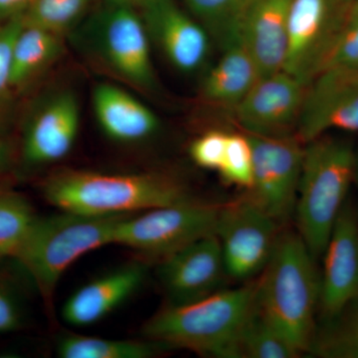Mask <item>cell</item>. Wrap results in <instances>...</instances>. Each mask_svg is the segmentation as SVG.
<instances>
[{"mask_svg": "<svg viewBox=\"0 0 358 358\" xmlns=\"http://www.w3.org/2000/svg\"><path fill=\"white\" fill-rule=\"evenodd\" d=\"M129 214L90 216L61 211L37 217L15 259L31 277L47 306L62 275L89 252L114 243L117 223Z\"/></svg>", "mask_w": 358, "mask_h": 358, "instance_id": "5b68a950", "label": "cell"}, {"mask_svg": "<svg viewBox=\"0 0 358 358\" xmlns=\"http://www.w3.org/2000/svg\"><path fill=\"white\" fill-rule=\"evenodd\" d=\"M292 2L251 0L240 20L238 35L253 59L260 78L284 69Z\"/></svg>", "mask_w": 358, "mask_h": 358, "instance_id": "e0dca14e", "label": "cell"}, {"mask_svg": "<svg viewBox=\"0 0 358 358\" xmlns=\"http://www.w3.org/2000/svg\"><path fill=\"white\" fill-rule=\"evenodd\" d=\"M306 90L284 70L259 78L234 107L238 124L254 136L296 134Z\"/></svg>", "mask_w": 358, "mask_h": 358, "instance_id": "4fadbf2b", "label": "cell"}, {"mask_svg": "<svg viewBox=\"0 0 358 358\" xmlns=\"http://www.w3.org/2000/svg\"><path fill=\"white\" fill-rule=\"evenodd\" d=\"M37 217L23 195L0 186V259L14 258Z\"/></svg>", "mask_w": 358, "mask_h": 358, "instance_id": "d4e9b609", "label": "cell"}, {"mask_svg": "<svg viewBox=\"0 0 358 358\" xmlns=\"http://www.w3.org/2000/svg\"><path fill=\"white\" fill-rule=\"evenodd\" d=\"M143 262L127 264L87 282L62 307L63 320L72 327L92 326L105 319L140 289L147 278Z\"/></svg>", "mask_w": 358, "mask_h": 358, "instance_id": "ac0fdd59", "label": "cell"}, {"mask_svg": "<svg viewBox=\"0 0 358 358\" xmlns=\"http://www.w3.org/2000/svg\"><path fill=\"white\" fill-rule=\"evenodd\" d=\"M62 51L63 36L23 20L11 53L10 82L16 95L24 93Z\"/></svg>", "mask_w": 358, "mask_h": 358, "instance_id": "44dd1931", "label": "cell"}, {"mask_svg": "<svg viewBox=\"0 0 358 358\" xmlns=\"http://www.w3.org/2000/svg\"><path fill=\"white\" fill-rule=\"evenodd\" d=\"M92 103L96 122L110 140L140 143L159 131L157 115L129 92L115 85H98L94 89Z\"/></svg>", "mask_w": 358, "mask_h": 358, "instance_id": "d6986e66", "label": "cell"}, {"mask_svg": "<svg viewBox=\"0 0 358 358\" xmlns=\"http://www.w3.org/2000/svg\"><path fill=\"white\" fill-rule=\"evenodd\" d=\"M147 0H103L105 3L122 4L133 7H141Z\"/></svg>", "mask_w": 358, "mask_h": 358, "instance_id": "e575fe53", "label": "cell"}, {"mask_svg": "<svg viewBox=\"0 0 358 358\" xmlns=\"http://www.w3.org/2000/svg\"><path fill=\"white\" fill-rule=\"evenodd\" d=\"M247 136L253 154V182L246 196L275 222L286 225L294 218L305 143L296 134Z\"/></svg>", "mask_w": 358, "mask_h": 358, "instance_id": "9c48e42d", "label": "cell"}, {"mask_svg": "<svg viewBox=\"0 0 358 358\" xmlns=\"http://www.w3.org/2000/svg\"><path fill=\"white\" fill-rule=\"evenodd\" d=\"M13 164V150L7 141L6 136L0 134V186H3V178L8 173Z\"/></svg>", "mask_w": 358, "mask_h": 358, "instance_id": "836d02e7", "label": "cell"}, {"mask_svg": "<svg viewBox=\"0 0 358 358\" xmlns=\"http://www.w3.org/2000/svg\"><path fill=\"white\" fill-rule=\"evenodd\" d=\"M221 48L222 55L205 77L201 93L207 102L234 108L260 76L238 33Z\"/></svg>", "mask_w": 358, "mask_h": 358, "instance_id": "ffe728a7", "label": "cell"}, {"mask_svg": "<svg viewBox=\"0 0 358 358\" xmlns=\"http://www.w3.org/2000/svg\"><path fill=\"white\" fill-rule=\"evenodd\" d=\"M220 205L193 199L126 215L115 227L114 243L157 262L207 235L214 234Z\"/></svg>", "mask_w": 358, "mask_h": 358, "instance_id": "52a82bcc", "label": "cell"}, {"mask_svg": "<svg viewBox=\"0 0 358 358\" xmlns=\"http://www.w3.org/2000/svg\"><path fill=\"white\" fill-rule=\"evenodd\" d=\"M73 36L78 49L105 72L134 88H155L150 39L136 7L106 3Z\"/></svg>", "mask_w": 358, "mask_h": 358, "instance_id": "8992f818", "label": "cell"}, {"mask_svg": "<svg viewBox=\"0 0 358 358\" xmlns=\"http://www.w3.org/2000/svg\"><path fill=\"white\" fill-rule=\"evenodd\" d=\"M255 292L256 281L248 282L185 305L167 303L145 322L143 334L166 348L237 358L238 339L253 308Z\"/></svg>", "mask_w": 358, "mask_h": 358, "instance_id": "3957f363", "label": "cell"}, {"mask_svg": "<svg viewBox=\"0 0 358 358\" xmlns=\"http://www.w3.org/2000/svg\"><path fill=\"white\" fill-rule=\"evenodd\" d=\"M32 0H0V21L22 14Z\"/></svg>", "mask_w": 358, "mask_h": 358, "instance_id": "d6a6232c", "label": "cell"}, {"mask_svg": "<svg viewBox=\"0 0 358 358\" xmlns=\"http://www.w3.org/2000/svg\"><path fill=\"white\" fill-rule=\"evenodd\" d=\"M44 199L61 211L122 215L192 199L176 179L160 173H103L61 169L41 183Z\"/></svg>", "mask_w": 358, "mask_h": 358, "instance_id": "7a4b0ae2", "label": "cell"}, {"mask_svg": "<svg viewBox=\"0 0 358 358\" xmlns=\"http://www.w3.org/2000/svg\"><path fill=\"white\" fill-rule=\"evenodd\" d=\"M148 37L176 69L194 72L210 48V35L189 13L173 0H147L141 7Z\"/></svg>", "mask_w": 358, "mask_h": 358, "instance_id": "2e32d148", "label": "cell"}, {"mask_svg": "<svg viewBox=\"0 0 358 358\" xmlns=\"http://www.w3.org/2000/svg\"><path fill=\"white\" fill-rule=\"evenodd\" d=\"M23 24V13L0 21V134L6 136L15 110L17 98L11 86V53L14 40Z\"/></svg>", "mask_w": 358, "mask_h": 358, "instance_id": "83f0119b", "label": "cell"}, {"mask_svg": "<svg viewBox=\"0 0 358 358\" xmlns=\"http://www.w3.org/2000/svg\"><path fill=\"white\" fill-rule=\"evenodd\" d=\"M353 0H293L284 71L305 86L324 69L350 18Z\"/></svg>", "mask_w": 358, "mask_h": 358, "instance_id": "ba28073f", "label": "cell"}, {"mask_svg": "<svg viewBox=\"0 0 358 358\" xmlns=\"http://www.w3.org/2000/svg\"><path fill=\"white\" fill-rule=\"evenodd\" d=\"M89 0H32L23 13L26 24L63 36L79 22Z\"/></svg>", "mask_w": 358, "mask_h": 358, "instance_id": "4316f807", "label": "cell"}, {"mask_svg": "<svg viewBox=\"0 0 358 358\" xmlns=\"http://www.w3.org/2000/svg\"><path fill=\"white\" fill-rule=\"evenodd\" d=\"M358 71V21L350 20L341 33L324 69Z\"/></svg>", "mask_w": 358, "mask_h": 358, "instance_id": "4dcf8cb0", "label": "cell"}, {"mask_svg": "<svg viewBox=\"0 0 358 358\" xmlns=\"http://www.w3.org/2000/svg\"><path fill=\"white\" fill-rule=\"evenodd\" d=\"M355 173L350 141L324 134L305 143L294 218L296 232L317 260L348 201Z\"/></svg>", "mask_w": 358, "mask_h": 358, "instance_id": "277c9868", "label": "cell"}, {"mask_svg": "<svg viewBox=\"0 0 358 358\" xmlns=\"http://www.w3.org/2000/svg\"><path fill=\"white\" fill-rule=\"evenodd\" d=\"M331 131L358 133V71L322 70L306 90L296 136L307 143Z\"/></svg>", "mask_w": 358, "mask_h": 358, "instance_id": "7c38bea8", "label": "cell"}, {"mask_svg": "<svg viewBox=\"0 0 358 358\" xmlns=\"http://www.w3.org/2000/svg\"><path fill=\"white\" fill-rule=\"evenodd\" d=\"M355 181L357 182L358 188V150H355Z\"/></svg>", "mask_w": 358, "mask_h": 358, "instance_id": "8d00e7d4", "label": "cell"}, {"mask_svg": "<svg viewBox=\"0 0 358 358\" xmlns=\"http://www.w3.org/2000/svg\"><path fill=\"white\" fill-rule=\"evenodd\" d=\"M81 124L77 96L71 90L40 96L23 117L20 162L27 169L64 159L76 143Z\"/></svg>", "mask_w": 358, "mask_h": 358, "instance_id": "8fae6325", "label": "cell"}, {"mask_svg": "<svg viewBox=\"0 0 358 358\" xmlns=\"http://www.w3.org/2000/svg\"><path fill=\"white\" fill-rule=\"evenodd\" d=\"M218 173L226 183L249 190L253 182V154L248 136L228 134L227 145Z\"/></svg>", "mask_w": 358, "mask_h": 358, "instance_id": "f1b7e54d", "label": "cell"}, {"mask_svg": "<svg viewBox=\"0 0 358 358\" xmlns=\"http://www.w3.org/2000/svg\"><path fill=\"white\" fill-rule=\"evenodd\" d=\"M251 0H185L188 13L220 46L237 34L240 20Z\"/></svg>", "mask_w": 358, "mask_h": 358, "instance_id": "484cf974", "label": "cell"}, {"mask_svg": "<svg viewBox=\"0 0 358 358\" xmlns=\"http://www.w3.org/2000/svg\"><path fill=\"white\" fill-rule=\"evenodd\" d=\"M157 275L169 305H185L206 298L225 289L229 279L215 233L160 261Z\"/></svg>", "mask_w": 358, "mask_h": 358, "instance_id": "5bb4252c", "label": "cell"}, {"mask_svg": "<svg viewBox=\"0 0 358 358\" xmlns=\"http://www.w3.org/2000/svg\"><path fill=\"white\" fill-rule=\"evenodd\" d=\"M307 355L358 358V298L327 319L317 320Z\"/></svg>", "mask_w": 358, "mask_h": 358, "instance_id": "7402d4cb", "label": "cell"}, {"mask_svg": "<svg viewBox=\"0 0 358 358\" xmlns=\"http://www.w3.org/2000/svg\"><path fill=\"white\" fill-rule=\"evenodd\" d=\"M282 226L248 197L220 205L215 234L228 278L250 282L259 277L273 255Z\"/></svg>", "mask_w": 358, "mask_h": 358, "instance_id": "30bf717a", "label": "cell"}, {"mask_svg": "<svg viewBox=\"0 0 358 358\" xmlns=\"http://www.w3.org/2000/svg\"><path fill=\"white\" fill-rule=\"evenodd\" d=\"M322 258L317 320L327 319L358 298V211L346 201Z\"/></svg>", "mask_w": 358, "mask_h": 358, "instance_id": "9a60e30c", "label": "cell"}, {"mask_svg": "<svg viewBox=\"0 0 358 358\" xmlns=\"http://www.w3.org/2000/svg\"><path fill=\"white\" fill-rule=\"evenodd\" d=\"M227 138L228 134L216 129L199 136L189 147L192 162L201 169L218 173L225 155Z\"/></svg>", "mask_w": 358, "mask_h": 358, "instance_id": "f546056e", "label": "cell"}, {"mask_svg": "<svg viewBox=\"0 0 358 358\" xmlns=\"http://www.w3.org/2000/svg\"><path fill=\"white\" fill-rule=\"evenodd\" d=\"M317 261L296 231L282 230L272 257L256 280L257 306L303 355L319 315Z\"/></svg>", "mask_w": 358, "mask_h": 358, "instance_id": "6da1fadb", "label": "cell"}, {"mask_svg": "<svg viewBox=\"0 0 358 358\" xmlns=\"http://www.w3.org/2000/svg\"><path fill=\"white\" fill-rule=\"evenodd\" d=\"M301 353L254 301L237 345V358H296Z\"/></svg>", "mask_w": 358, "mask_h": 358, "instance_id": "cb8c5ba5", "label": "cell"}, {"mask_svg": "<svg viewBox=\"0 0 358 358\" xmlns=\"http://www.w3.org/2000/svg\"><path fill=\"white\" fill-rule=\"evenodd\" d=\"M350 20L358 21V0H353Z\"/></svg>", "mask_w": 358, "mask_h": 358, "instance_id": "d590c367", "label": "cell"}, {"mask_svg": "<svg viewBox=\"0 0 358 358\" xmlns=\"http://www.w3.org/2000/svg\"><path fill=\"white\" fill-rule=\"evenodd\" d=\"M164 345L155 341H117L68 334L58 339V357L62 358H150Z\"/></svg>", "mask_w": 358, "mask_h": 358, "instance_id": "603a6c76", "label": "cell"}, {"mask_svg": "<svg viewBox=\"0 0 358 358\" xmlns=\"http://www.w3.org/2000/svg\"><path fill=\"white\" fill-rule=\"evenodd\" d=\"M22 324L20 301L11 287L0 278V334L18 331Z\"/></svg>", "mask_w": 358, "mask_h": 358, "instance_id": "1f68e13d", "label": "cell"}]
</instances>
